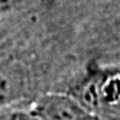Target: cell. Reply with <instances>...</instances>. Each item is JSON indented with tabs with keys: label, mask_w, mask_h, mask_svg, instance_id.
Masks as SVG:
<instances>
[{
	"label": "cell",
	"mask_w": 120,
	"mask_h": 120,
	"mask_svg": "<svg viewBox=\"0 0 120 120\" xmlns=\"http://www.w3.org/2000/svg\"><path fill=\"white\" fill-rule=\"evenodd\" d=\"M0 120H36L32 103L12 104L0 109Z\"/></svg>",
	"instance_id": "cell-4"
},
{
	"label": "cell",
	"mask_w": 120,
	"mask_h": 120,
	"mask_svg": "<svg viewBox=\"0 0 120 120\" xmlns=\"http://www.w3.org/2000/svg\"><path fill=\"white\" fill-rule=\"evenodd\" d=\"M55 93L65 94L91 113L120 119V62H78Z\"/></svg>",
	"instance_id": "cell-2"
},
{
	"label": "cell",
	"mask_w": 120,
	"mask_h": 120,
	"mask_svg": "<svg viewBox=\"0 0 120 120\" xmlns=\"http://www.w3.org/2000/svg\"><path fill=\"white\" fill-rule=\"evenodd\" d=\"M32 109L36 120H120L91 113L61 93L42 94L32 103Z\"/></svg>",
	"instance_id": "cell-3"
},
{
	"label": "cell",
	"mask_w": 120,
	"mask_h": 120,
	"mask_svg": "<svg viewBox=\"0 0 120 120\" xmlns=\"http://www.w3.org/2000/svg\"><path fill=\"white\" fill-rule=\"evenodd\" d=\"M78 62H120V0H74Z\"/></svg>",
	"instance_id": "cell-1"
},
{
	"label": "cell",
	"mask_w": 120,
	"mask_h": 120,
	"mask_svg": "<svg viewBox=\"0 0 120 120\" xmlns=\"http://www.w3.org/2000/svg\"><path fill=\"white\" fill-rule=\"evenodd\" d=\"M12 6V2H7V0H0V20L4 16V13L10 9Z\"/></svg>",
	"instance_id": "cell-5"
}]
</instances>
